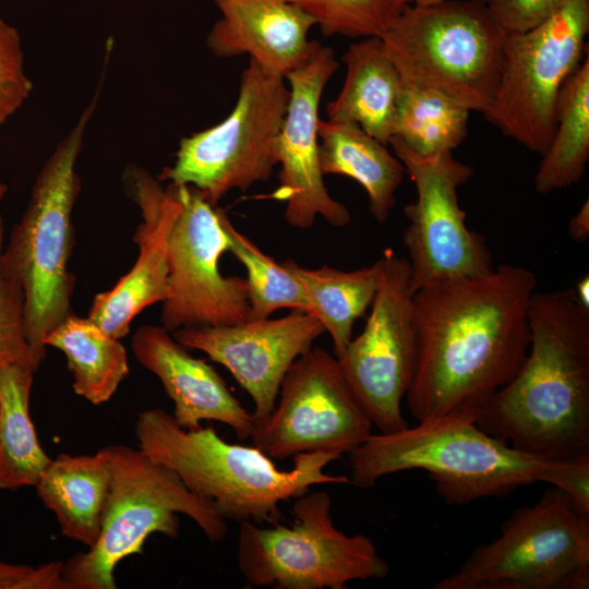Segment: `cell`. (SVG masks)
I'll use <instances>...</instances> for the list:
<instances>
[{
	"label": "cell",
	"instance_id": "obj_6",
	"mask_svg": "<svg viewBox=\"0 0 589 589\" xmlns=\"http://www.w3.org/2000/svg\"><path fill=\"white\" fill-rule=\"evenodd\" d=\"M105 448L111 471L100 533L86 552L62 562L68 589H116L115 568L142 553L148 536H179L178 514L190 517L211 543L226 538L227 520L213 503L190 492L175 471L140 448L122 444Z\"/></svg>",
	"mask_w": 589,
	"mask_h": 589
},
{
	"label": "cell",
	"instance_id": "obj_17",
	"mask_svg": "<svg viewBox=\"0 0 589 589\" xmlns=\"http://www.w3.org/2000/svg\"><path fill=\"white\" fill-rule=\"evenodd\" d=\"M324 332L318 318L292 310L274 320L187 327L171 334L185 348L201 350L227 368L253 399L255 423L272 412L287 371Z\"/></svg>",
	"mask_w": 589,
	"mask_h": 589
},
{
	"label": "cell",
	"instance_id": "obj_22",
	"mask_svg": "<svg viewBox=\"0 0 589 589\" xmlns=\"http://www.w3.org/2000/svg\"><path fill=\"white\" fill-rule=\"evenodd\" d=\"M105 447L93 455L61 453L41 474L37 495L51 510L62 536L87 548L96 543L110 481Z\"/></svg>",
	"mask_w": 589,
	"mask_h": 589
},
{
	"label": "cell",
	"instance_id": "obj_21",
	"mask_svg": "<svg viewBox=\"0 0 589 589\" xmlns=\"http://www.w3.org/2000/svg\"><path fill=\"white\" fill-rule=\"evenodd\" d=\"M346 77L326 105L328 120L357 123L385 145L394 134L401 77L381 37L361 38L342 56Z\"/></svg>",
	"mask_w": 589,
	"mask_h": 589
},
{
	"label": "cell",
	"instance_id": "obj_5",
	"mask_svg": "<svg viewBox=\"0 0 589 589\" xmlns=\"http://www.w3.org/2000/svg\"><path fill=\"white\" fill-rule=\"evenodd\" d=\"M96 100L97 94L45 163L22 218L1 251L5 269L23 292L26 336L36 370L46 357L47 335L72 312L75 277L68 263L74 245L71 215L80 191L75 165Z\"/></svg>",
	"mask_w": 589,
	"mask_h": 589
},
{
	"label": "cell",
	"instance_id": "obj_34",
	"mask_svg": "<svg viewBox=\"0 0 589 589\" xmlns=\"http://www.w3.org/2000/svg\"><path fill=\"white\" fill-rule=\"evenodd\" d=\"M570 0H485L506 34L530 29L563 9Z\"/></svg>",
	"mask_w": 589,
	"mask_h": 589
},
{
	"label": "cell",
	"instance_id": "obj_40",
	"mask_svg": "<svg viewBox=\"0 0 589 589\" xmlns=\"http://www.w3.org/2000/svg\"><path fill=\"white\" fill-rule=\"evenodd\" d=\"M2 122H3V119L0 117V123H2Z\"/></svg>",
	"mask_w": 589,
	"mask_h": 589
},
{
	"label": "cell",
	"instance_id": "obj_23",
	"mask_svg": "<svg viewBox=\"0 0 589 589\" xmlns=\"http://www.w3.org/2000/svg\"><path fill=\"white\" fill-rule=\"evenodd\" d=\"M318 158L323 175H341L366 192L372 216L384 223L396 204L406 169L387 145L357 123L318 120Z\"/></svg>",
	"mask_w": 589,
	"mask_h": 589
},
{
	"label": "cell",
	"instance_id": "obj_38",
	"mask_svg": "<svg viewBox=\"0 0 589 589\" xmlns=\"http://www.w3.org/2000/svg\"><path fill=\"white\" fill-rule=\"evenodd\" d=\"M406 1L408 4L422 5V4H430V3H435V2H440L444 0H406Z\"/></svg>",
	"mask_w": 589,
	"mask_h": 589
},
{
	"label": "cell",
	"instance_id": "obj_16",
	"mask_svg": "<svg viewBox=\"0 0 589 589\" xmlns=\"http://www.w3.org/2000/svg\"><path fill=\"white\" fill-rule=\"evenodd\" d=\"M337 68L334 50L318 43L310 58L286 77L290 97L275 142L279 185L266 197L285 202V218L298 229L311 228L317 216L334 227H345L351 219L349 209L328 193L318 158V106Z\"/></svg>",
	"mask_w": 589,
	"mask_h": 589
},
{
	"label": "cell",
	"instance_id": "obj_10",
	"mask_svg": "<svg viewBox=\"0 0 589 589\" xmlns=\"http://www.w3.org/2000/svg\"><path fill=\"white\" fill-rule=\"evenodd\" d=\"M289 97L284 77L250 59L231 112L220 123L183 137L173 165L158 180L193 185L212 205L231 190L247 191L267 181L277 165L275 142Z\"/></svg>",
	"mask_w": 589,
	"mask_h": 589
},
{
	"label": "cell",
	"instance_id": "obj_15",
	"mask_svg": "<svg viewBox=\"0 0 589 589\" xmlns=\"http://www.w3.org/2000/svg\"><path fill=\"white\" fill-rule=\"evenodd\" d=\"M181 208L168 240V292L160 320L169 332L248 321L245 278L224 277L219 259L229 251L223 213L193 185L172 183Z\"/></svg>",
	"mask_w": 589,
	"mask_h": 589
},
{
	"label": "cell",
	"instance_id": "obj_26",
	"mask_svg": "<svg viewBox=\"0 0 589 589\" xmlns=\"http://www.w3.org/2000/svg\"><path fill=\"white\" fill-rule=\"evenodd\" d=\"M589 159V58L563 84L555 107V129L534 176L548 194L578 183Z\"/></svg>",
	"mask_w": 589,
	"mask_h": 589
},
{
	"label": "cell",
	"instance_id": "obj_30",
	"mask_svg": "<svg viewBox=\"0 0 589 589\" xmlns=\"http://www.w3.org/2000/svg\"><path fill=\"white\" fill-rule=\"evenodd\" d=\"M325 36L382 37L408 5L406 0H288Z\"/></svg>",
	"mask_w": 589,
	"mask_h": 589
},
{
	"label": "cell",
	"instance_id": "obj_7",
	"mask_svg": "<svg viewBox=\"0 0 589 589\" xmlns=\"http://www.w3.org/2000/svg\"><path fill=\"white\" fill-rule=\"evenodd\" d=\"M506 33L484 0L408 4L381 37L404 82L483 113L497 87Z\"/></svg>",
	"mask_w": 589,
	"mask_h": 589
},
{
	"label": "cell",
	"instance_id": "obj_2",
	"mask_svg": "<svg viewBox=\"0 0 589 589\" xmlns=\"http://www.w3.org/2000/svg\"><path fill=\"white\" fill-rule=\"evenodd\" d=\"M529 348L514 377L479 409L489 435L525 454H589V310L573 288L533 292Z\"/></svg>",
	"mask_w": 589,
	"mask_h": 589
},
{
	"label": "cell",
	"instance_id": "obj_33",
	"mask_svg": "<svg viewBox=\"0 0 589 589\" xmlns=\"http://www.w3.org/2000/svg\"><path fill=\"white\" fill-rule=\"evenodd\" d=\"M539 482L561 490L579 513L589 517V454L550 459L539 476Z\"/></svg>",
	"mask_w": 589,
	"mask_h": 589
},
{
	"label": "cell",
	"instance_id": "obj_25",
	"mask_svg": "<svg viewBox=\"0 0 589 589\" xmlns=\"http://www.w3.org/2000/svg\"><path fill=\"white\" fill-rule=\"evenodd\" d=\"M34 373L22 363L0 368V490L35 488L51 461L29 414Z\"/></svg>",
	"mask_w": 589,
	"mask_h": 589
},
{
	"label": "cell",
	"instance_id": "obj_11",
	"mask_svg": "<svg viewBox=\"0 0 589 589\" xmlns=\"http://www.w3.org/2000/svg\"><path fill=\"white\" fill-rule=\"evenodd\" d=\"M588 33L589 0H570L541 24L506 34L497 87L484 118L542 156L554 133L560 91L582 62Z\"/></svg>",
	"mask_w": 589,
	"mask_h": 589
},
{
	"label": "cell",
	"instance_id": "obj_8",
	"mask_svg": "<svg viewBox=\"0 0 589 589\" xmlns=\"http://www.w3.org/2000/svg\"><path fill=\"white\" fill-rule=\"evenodd\" d=\"M589 585V517L558 489L524 505L500 536L477 546L433 589H584Z\"/></svg>",
	"mask_w": 589,
	"mask_h": 589
},
{
	"label": "cell",
	"instance_id": "obj_13",
	"mask_svg": "<svg viewBox=\"0 0 589 589\" xmlns=\"http://www.w3.org/2000/svg\"><path fill=\"white\" fill-rule=\"evenodd\" d=\"M272 412L254 423L253 446L271 459L305 453L350 455L372 434L336 357L312 347L289 368Z\"/></svg>",
	"mask_w": 589,
	"mask_h": 589
},
{
	"label": "cell",
	"instance_id": "obj_29",
	"mask_svg": "<svg viewBox=\"0 0 589 589\" xmlns=\"http://www.w3.org/2000/svg\"><path fill=\"white\" fill-rule=\"evenodd\" d=\"M223 225L229 238V251L244 265L248 273V321L268 318L276 310L288 308L310 314V303L300 280L285 261L277 263L263 253L231 224L226 212Z\"/></svg>",
	"mask_w": 589,
	"mask_h": 589
},
{
	"label": "cell",
	"instance_id": "obj_24",
	"mask_svg": "<svg viewBox=\"0 0 589 589\" xmlns=\"http://www.w3.org/2000/svg\"><path fill=\"white\" fill-rule=\"evenodd\" d=\"M45 345L65 354L74 393L93 405L110 400L129 375L128 354L120 339L106 334L89 317L71 312L47 335Z\"/></svg>",
	"mask_w": 589,
	"mask_h": 589
},
{
	"label": "cell",
	"instance_id": "obj_35",
	"mask_svg": "<svg viewBox=\"0 0 589 589\" xmlns=\"http://www.w3.org/2000/svg\"><path fill=\"white\" fill-rule=\"evenodd\" d=\"M0 589H68L62 578V562L29 566L0 561Z\"/></svg>",
	"mask_w": 589,
	"mask_h": 589
},
{
	"label": "cell",
	"instance_id": "obj_12",
	"mask_svg": "<svg viewBox=\"0 0 589 589\" xmlns=\"http://www.w3.org/2000/svg\"><path fill=\"white\" fill-rule=\"evenodd\" d=\"M377 261L378 287L365 326L337 359L372 424L390 433L408 426L401 401L417 360L413 292L408 260L386 248Z\"/></svg>",
	"mask_w": 589,
	"mask_h": 589
},
{
	"label": "cell",
	"instance_id": "obj_4",
	"mask_svg": "<svg viewBox=\"0 0 589 589\" xmlns=\"http://www.w3.org/2000/svg\"><path fill=\"white\" fill-rule=\"evenodd\" d=\"M474 418L452 413L371 434L349 455V484L369 489L382 477L419 469L428 472L444 502L468 505L539 482L550 459L525 454L489 435Z\"/></svg>",
	"mask_w": 589,
	"mask_h": 589
},
{
	"label": "cell",
	"instance_id": "obj_39",
	"mask_svg": "<svg viewBox=\"0 0 589 589\" xmlns=\"http://www.w3.org/2000/svg\"><path fill=\"white\" fill-rule=\"evenodd\" d=\"M7 190H8L7 185L0 180V201L5 195Z\"/></svg>",
	"mask_w": 589,
	"mask_h": 589
},
{
	"label": "cell",
	"instance_id": "obj_14",
	"mask_svg": "<svg viewBox=\"0 0 589 589\" xmlns=\"http://www.w3.org/2000/svg\"><path fill=\"white\" fill-rule=\"evenodd\" d=\"M388 144L417 191L416 201L404 209L412 292L437 281L493 271L483 237L468 228L458 203V188L473 173L470 166L457 160L453 152L423 156L396 137Z\"/></svg>",
	"mask_w": 589,
	"mask_h": 589
},
{
	"label": "cell",
	"instance_id": "obj_9",
	"mask_svg": "<svg viewBox=\"0 0 589 589\" xmlns=\"http://www.w3.org/2000/svg\"><path fill=\"white\" fill-rule=\"evenodd\" d=\"M332 506L326 491H308L294 498L290 526L239 522L237 560L244 579L254 587L342 589L353 580L385 578L389 565L374 542L337 529Z\"/></svg>",
	"mask_w": 589,
	"mask_h": 589
},
{
	"label": "cell",
	"instance_id": "obj_20",
	"mask_svg": "<svg viewBox=\"0 0 589 589\" xmlns=\"http://www.w3.org/2000/svg\"><path fill=\"white\" fill-rule=\"evenodd\" d=\"M220 12L206 38L218 58L248 55L265 71L284 77L301 67L318 41L313 20L288 0H212Z\"/></svg>",
	"mask_w": 589,
	"mask_h": 589
},
{
	"label": "cell",
	"instance_id": "obj_19",
	"mask_svg": "<svg viewBox=\"0 0 589 589\" xmlns=\"http://www.w3.org/2000/svg\"><path fill=\"white\" fill-rule=\"evenodd\" d=\"M131 349L136 360L161 382L173 401L172 417L185 430L202 421H218L232 429L239 440L254 429L249 412L231 394L224 378L205 360L194 358L164 326L143 325L134 333Z\"/></svg>",
	"mask_w": 589,
	"mask_h": 589
},
{
	"label": "cell",
	"instance_id": "obj_27",
	"mask_svg": "<svg viewBox=\"0 0 589 589\" xmlns=\"http://www.w3.org/2000/svg\"><path fill=\"white\" fill-rule=\"evenodd\" d=\"M285 263L304 287L310 314L318 318L330 334L334 353L338 358L352 339L354 321L365 313L375 297L380 280L378 261L351 272L325 265L309 269L290 259Z\"/></svg>",
	"mask_w": 589,
	"mask_h": 589
},
{
	"label": "cell",
	"instance_id": "obj_37",
	"mask_svg": "<svg viewBox=\"0 0 589 589\" xmlns=\"http://www.w3.org/2000/svg\"><path fill=\"white\" fill-rule=\"evenodd\" d=\"M572 288L579 303L589 310V276H582Z\"/></svg>",
	"mask_w": 589,
	"mask_h": 589
},
{
	"label": "cell",
	"instance_id": "obj_1",
	"mask_svg": "<svg viewBox=\"0 0 589 589\" xmlns=\"http://www.w3.org/2000/svg\"><path fill=\"white\" fill-rule=\"evenodd\" d=\"M536 276L521 266L430 284L413 293L417 360L406 402L418 421L476 417L529 348Z\"/></svg>",
	"mask_w": 589,
	"mask_h": 589
},
{
	"label": "cell",
	"instance_id": "obj_28",
	"mask_svg": "<svg viewBox=\"0 0 589 589\" xmlns=\"http://www.w3.org/2000/svg\"><path fill=\"white\" fill-rule=\"evenodd\" d=\"M469 112L435 91L402 81L392 137L423 156L453 152L467 136Z\"/></svg>",
	"mask_w": 589,
	"mask_h": 589
},
{
	"label": "cell",
	"instance_id": "obj_3",
	"mask_svg": "<svg viewBox=\"0 0 589 589\" xmlns=\"http://www.w3.org/2000/svg\"><path fill=\"white\" fill-rule=\"evenodd\" d=\"M134 433L139 448L151 459L175 471L190 492L238 524H279L283 502L313 485L349 484L348 477L324 471L339 459L334 454H299L290 470H280L255 446L228 443L211 425L185 430L159 408L141 411Z\"/></svg>",
	"mask_w": 589,
	"mask_h": 589
},
{
	"label": "cell",
	"instance_id": "obj_18",
	"mask_svg": "<svg viewBox=\"0 0 589 589\" xmlns=\"http://www.w3.org/2000/svg\"><path fill=\"white\" fill-rule=\"evenodd\" d=\"M129 196L141 211L134 241L139 254L132 268L107 291L97 293L88 316L109 336L128 335L133 318L145 308L164 302L168 292V240L181 204L172 183L136 167L124 172Z\"/></svg>",
	"mask_w": 589,
	"mask_h": 589
},
{
	"label": "cell",
	"instance_id": "obj_32",
	"mask_svg": "<svg viewBox=\"0 0 589 589\" xmlns=\"http://www.w3.org/2000/svg\"><path fill=\"white\" fill-rule=\"evenodd\" d=\"M17 31L0 19V117L5 121L32 91Z\"/></svg>",
	"mask_w": 589,
	"mask_h": 589
},
{
	"label": "cell",
	"instance_id": "obj_31",
	"mask_svg": "<svg viewBox=\"0 0 589 589\" xmlns=\"http://www.w3.org/2000/svg\"><path fill=\"white\" fill-rule=\"evenodd\" d=\"M3 232L0 217V368L22 363L36 372L26 336L23 292L1 260Z\"/></svg>",
	"mask_w": 589,
	"mask_h": 589
},
{
	"label": "cell",
	"instance_id": "obj_36",
	"mask_svg": "<svg viewBox=\"0 0 589 589\" xmlns=\"http://www.w3.org/2000/svg\"><path fill=\"white\" fill-rule=\"evenodd\" d=\"M568 232L577 242H584L589 236V201L586 200L568 224Z\"/></svg>",
	"mask_w": 589,
	"mask_h": 589
}]
</instances>
